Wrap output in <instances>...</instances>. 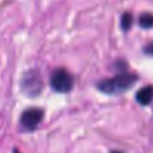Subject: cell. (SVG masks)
Instances as JSON below:
<instances>
[{
	"label": "cell",
	"instance_id": "6da1fadb",
	"mask_svg": "<svg viewBox=\"0 0 153 153\" xmlns=\"http://www.w3.org/2000/svg\"><path fill=\"white\" fill-rule=\"evenodd\" d=\"M137 80V76L131 73H120L114 78L104 79L97 84V88L106 94H120L129 90Z\"/></svg>",
	"mask_w": 153,
	"mask_h": 153
},
{
	"label": "cell",
	"instance_id": "7a4b0ae2",
	"mask_svg": "<svg viewBox=\"0 0 153 153\" xmlns=\"http://www.w3.org/2000/svg\"><path fill=\"white\" fill-rule=\"evenodd\" d=\"M50 86L54 91L60 93L69 92L74 86V79L69 72L63 68L55 69L50 75Z\"/></svg>",
	"mask_w": 153,
	"mask_h": 153
},
{
	"label": "cell",
	"instance_id": "3957f363",
	"mask_svg": "<svg viewBox=\"0 0 153 153\" xmlns=\"http://www.w3.org/2000/svg\"><path fill=\"white\" fill-rule=\"evenodd\" d=\"M43 87V82H42V78L38 71L32 69L26 72L20 81V88L22 91L29 96V97H35L37 94L41 93Z\"/></svg>",
	"mask_w": 153,
	"mask_h": 153
},
{
	"label": "cell",
	"instance_id": "277c9868",
	"mask_svg": "<svg viewBox=\"0 0 153 153\" xmlns=\"http://www.w3.org/2000/svg\"><path fill=\"white\" fill-rule=\"evenodd\" d=\"M44 117V111L39 108H29L20 115V127L26 131L35 130Z\"/></svg>",
	"mask_w": 153,
	"mask_h": 153
},
{
	"label": "cell",
	"instance_id": "5b68a950",
	"mask_svg": "<svg viewBox=\"0 0 153 153\" xmlns=\"http://www.w3.org/2000/svg\"><path fill=\"white\" fill-rule=\"evenodd\" d=\"M153 99V86L147 85L142 88H140L136 93V100L141 105H148Z\"/></svg>",
	"mask_w": 153,
	"mask_h": 153
},
{
	"label": "cell",
	"instance_id": "8992f818",
	"mask_svg": "<svg viewBox=\"0 0 153 153\" xmlns=\"http://www.w3.org/2000/svg\"><path fill=\"white\" fill-rule=\"evenodd\" d=\"M139 24L141 27H145V29L152 27L153 26V13H149V12L142 13L139 18Z\"/></svg>",
	"mask_w": 153,
	"mask_h": 153
},
{
	"label": "cell",
	"instance_id": "52a82bcc",
	"mask_svg": "<svg viewBox=\"0 0 153 153\" xmlns=\"http://www.w3.org/2000/svg\"><path fill=\"white\" fill-rule=\"evenodd\" d=\"M131 24H133V16H131V13L124 12V13L122 14V17H121V27H122L124 31H127V30L130 29Z\"/></svg>",
	"mask_w": 153,
	"mask_h": 153
},
{
	"label": "cell",
	"instance_id": "ba28073f",
	"mask_svg": "<svg viewBox=\"0 0 153 153\" xmlns=\"http://www.w3.org/2000/svg\"><path fill=\"white\" fill-rule=\"evenodd\" d=\"M145 51H146L147 54H149V55H153V42H152V43H149L148 45H146Z\"/></svg>",
	"mask_w": 153,
	"mask_h": 153
},
{
	"label": "cell",
	"instance_id": "9c48e42d",
	"mask_svg": "<svg viewBox=\"0 0 153 153\" xmlns=\"http://www.w3.org/2000/svg\"><path fill=\"white\" fill-rule=\"evenodd\" d=\"M110 153H123V152H120V151H111Z\"/></svg>",
	"mask_w": 153,
	"mask_h": 153
},
{
	"label": "cell",
	"instance_id": "30bf717a",
	"mask_svg": "<svg viewBox=\"0 0 153 153\" xmlns=\"http://www.w3.org/2000/svg\"><path fill=\"white\" fill-rule=\"evenodd\" d=\"M13 153H20V152H19L17 148H14V149H13Z\"/></svg>",
	"mask_w": 153,
	"mask_h": 153
}]
</instances>
